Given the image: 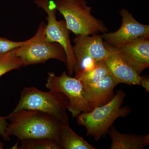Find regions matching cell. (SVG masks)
Returning a JSON list of instances; mask_svg holds the SVG:
<instances>
[{
    "instance_id": "cell-1",
    "label": "cell",
    "mask_w": 149,
    "mask_h": 149,
    "mask_svg": "<svg viewBox=\"0 0 149 149\" xmlns=\"http://www.w3.org/2000/svg\"><path fill=\"white\" fill-rule=\"evenodd\" d=\"M9 123L6 133L20 141L46 138L59 144L61 123L49 115L39 111L21 109L7 116Z\"/></svg>"
},
{
    "instance_id": "cell-2",
    "label": "cell",
    "mask_w": 149,
    "mask_h": 149,
    "mask_svg": "<svg viewBox=\"0 0 149 149\" xmlns=\"http://www.w3.org/2000/svg\"><path fill=\"white\" fill-rule=\"evenodd\" d=\"M125 97V92L118 90L108 103L79 114L77 116V123L85 127L87 136L98 141L105 136L117 118L125 117L130 113V107L122 106Z\"/></svg>"
},
{
    "instance_id": "cell-3",
    "label": "cell",
    "mask_w": 149,
    "mask_h": 149,
    "mask_svg": "<svg viewBox=\"0 0 149 149\" xmlns=\"http://www.w3.org/2000/svg\"><path fill=\"white\" fill-rule=\"evenodd\" d=\"M55 8L64 17L68 28L75 35H91L108 29L92 14L86 0H54Z\"/></svg>"
},
{
    "instance_id": "cell-4",
    "label": "cell",
    "mask_w": 149,
    "mask_h": 149,
    "mask_svg": "<svg viewBox=\"0 0 149 149\" xmlns=\"http://www.w3.org/2000/svg\"><path fill=\"white\" fill-rule=\"evenodd\" d=\"M69 104L68 99L63 93L43 92L35 87H27L21 91L20 100L13 111L35 110L49 115L62 124H69L66 113Z\"/></svg>"
},
{
    "instance_id": "cell-5",
    "label": "cell",
    "mask_w": 149,
    "mask_h": 149,
    "mask_svg": "<svg viewBox=\"0 0 149 149\" xmlns=\"http://www.w3.org/2000/svg\"><path fill=\"white\" fill-rule=\"evenodd\" d=\"M46 25L45 22H41L33 40L15 49V53L21 60L23 67L45 63L51 59L66 64V54L63 47L58 43L50 42L46 40Z\"/></svg>"
},
{
    "instance_id": "cell-6",
    "label": "cell",
    "mask_w": 149,
    "mask_h": 149,
    "mask_svg": "<svg viewBox=\"0 0 149 149\" xmlns=\"http://www.w3.org/2000/svg\"><path fill=\"white\" fill-rule=\"evenodd\" d=\"M34 2L44 10L47 15L48 23L45 29L46 40L50 42L58 43L64 49L67 56L68 74L69 76H72L76 65V58L70 37V30L68 28L65 20L58 21L57 19V10L54 1L35 0Z\"/></svg>"
},
{
    "instance_id": "cell-7",
    "label": "cell",
    "mask_w": 149,
    "mask_h": 149,
    "mask_svg": "<svg viewBox=\"0 0 149 149\" xmlns=\"http://www.w3.org/2000/svg\"><path fill=\"white\" fill-rule=\"evenodd\" d=\"M46 87L49 91L62 93L66 96L69 102L68 110L72 117L92 111L85 97L83 83L75 77L68 75L66 71L60 76L53 72H49Z\"/></svg>"
},
{
    "instance_id": "cell-8",
    "label": "cell",
    "mask_w": 149,
    "mask_h": 149,
    "mask_svg": "<svg viewBox=\"0 0 149 149\" xmlns=\"http://www.w3.org/2000/svg\"><path fill=\"white\" fill-rule=\"evenodd\" d=\"M76 65L75 73L93 69L98 62L104 61L110 52L104 44L102 35H77L73 39Z\"/></svg>"
},
{
    "instance_id": "cell-9",
    "label": "cell",
    "mask_w": 149,
    "mask_h": 149,
    "mask_svg": "<svg viewBox=\"0 0 149 149\" xmlns=\"http://www.w3.org/2000/svg\"><path fill=\"white\" fill-rule=\"evenodd\" d=\"M119 14L122 17L121 26L116 32L103 33L102 37L105 42L119 48L138 37L149 35V25L137 21L129 11L122 9Z\"/></svg>"
},
{
    "instance_id": "cell-10",
    "label": "cell",
    "mask_w": 149,
    "mask_h": 149,
    "mask_svg": "<svg viewBox=\"0 0 149 149\" xmlns=\"http://www.w3.org/2000/svg\"><path fill=\"white\" fill-rule=\"evenodd\" d=\"M104 44L110 54L104 61L118 84L140 85L141 76L123 58L118 49L105 42Z\"/></svg>"
},
{
    "instance_id": "cell-11",
    "label": "cell",
    "mask_w": 149,
    "mask_h": 149,
    "mask_svg": "<svg viewBox=\"0 0 149 149\" xmlns=\"http://www.w3.org/2000/svg\"><path fill=\"white\" fill-rule=\"evenodd\" d=\"M149 35L138 37L117 48L123 58L139 74L149 67Z\"/></svg>"
},
{
    "instance_id": "cell-12",
    "label": "cell",
    "mask_w": 149,
    "mask_h": 149,
    "mask_svg": "<svg viewBox=\"0 0 149 149\" xmlns=\"http://www.w3.org/2000/svg\"><path fill=\"white\" fill-rule=\"evenodd\" d=\"M83 85L85 97L92 110L110 101L115 95L113 90L118 84L110 74L97 83Z\"/></svg>"
},
{
    "instance_id": "cell-13",
    "label": "cell",
    "mask_w": 149,
    "mask_h": 149,
    "mask_svg": "<svg viewBox=\"0 0 149 149\" xmlns=\"http://www.w3.org/2000/svg\"><path fill=\"white\" fill-rule=\"evenodd\" d=\"M108 133L111 140V149H143L149 144V135L143 136L120 133L113 126Z\"/></svg>"
},
{
    "instance_id": "cell-14",
    "label": "cell",
    "mask_w": 149,
    "mask_h": 149,
    "mask_svg": "<svg viewBox=\"0 0 149 149\" xmlns=\"http://www.w3.org/2000/svg\"><path fill=\"white\" fill-rule=\"evenodd\" d=\"M61 149H95L72 130L69 124H61L59 134Z\"/></svg>"
},
{
    "instance_id": "cell-15",
    "label": "cell",
    "mask_w": 149,
    "mask_h": 149,
    "mask_svg": "<svg viewBox=\"0 0 149 149\" xmlns=\"http://www.w3.org/2000/svg\"><path fill=\"white\" fill-rule=\"evenodd\" d=\"M110 74L104 62L101 61L96 63L95 67L91 70L76 73L75 77L83 84H93Z\"/></svg>"
},
{
    "instance_id": "cell-16",
    "label": "cell",
    "mask_w": 149,
    "mask_h": 149,
    "mask_svg": "<svg viewBox=\"0 0 149 149\" xmlns=\"http://www.w3.org/2000/svg\"><path fill=\"white\" fill-rule=\"evenodd\" d=\"M23 67L20 58L15 53V49L7 52L0 53V77L7 72Z\"/></svg>"
},
{
    "instance_id": "cell-17",
    "label": "cell",
    "mask_w": 149,
    "mask_h": 149,
    "mask_svg": "<svg viewBox=\"0 0 149 149\" xmlns=\"http://www.w3.org/2000/svg\"><path fill=\"white\" fill-rule=\"evenodd\" d=\"M19 149H61L59 144L49 139H33L21 141Z\"/></svg>"
},
{
    "instance_id": "cell-18",
    "label": "cell",
    "mask_w": 149,
    "mask_h": 149,
    "mask_svg": "<svg viewBox=\"0 0 149 149\" xmlns=\"http://www.w3.org/2000/svg\"><path fill=\"white\" fill-rule=\"evenodd\" d=\"M33 37L29 40L22 42H14L6 38L0 37V53L7 52L30 43L33 40Z\"/></svg>"
},
{
    "instance_id": "cell-19",
    "label": "cell",
    "mask_w": 149,
    "mask_h": 149,
    "mask_svg": "<svg viewBox=\"0 0 149 149\" xmlns=\"http://www.w3.org/2000/svg\"><path fill=\"white\" fill-rule=\"evenodd\" d=\"M7 120V116H0V136L5 141H10V138L6 133L8 124Z\"/></svg>"
},
{
    "instance_id": "cell-20",
    "label": "cell",
    "mask_w": 149,
    "mask_h": 149,
    "mask_svg": "<svg viewBox=\"0 0 149 149\" xmlns=\"http://www.w3.org/2000/svg\"><path fill=\"white\" fill-rule=\"evenodd\" d=\"M141 86H142L143 88L146 89L147 92H149V77H142L141 76V82H140V85Z\"/></svg>"
}]
</instances>
